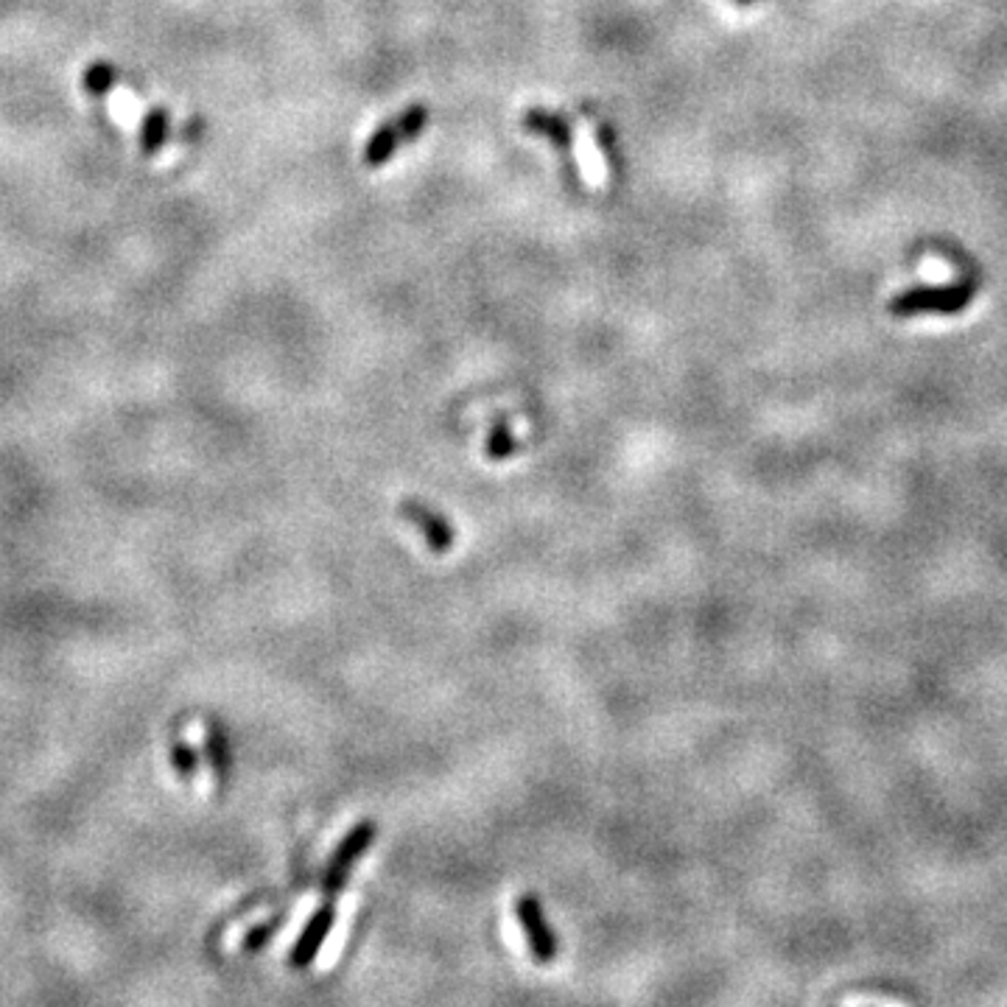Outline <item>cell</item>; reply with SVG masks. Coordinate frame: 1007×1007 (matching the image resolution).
Listing matches in <instances>:
<instances>
[{
	"mask_svg": "<svg viewBox=\"0 0 1007 1007\" xmlns=\"http://www.w3.org/2000/svg\"><path fill=\"white\" fill-rule=\"evenodd\" d=\"M521 126H524L530 135H535V138L549 140L551 146L563 154V157H571V143H574V138H571V126L565 118H560V115L551 113V110H544V106H530V110H524V115H521Z\"/></svg>",
	"mask_w": 1007,
	"mask_h": 1007,
	"instance_id": "7",
	"label": "cell"
},
{
	"mask_svg": "<svg viewBox=\"0 0 1007 1007\" xmlns=\"http://www.w3.org/2000/svg\"><path fill=\"white\" fill-rule=\"evenodd\" d=\"M736 7H744V9H750V7H755V3H759V0H734Z\"/></svg>",
	"mask_w": 1007,
	"mask_h": 1007,
	"instance_id": "14",
	"label": "cell"
},
{
	"mask_svg": "<svg viewBox=\"0 0 1007 1007\" xmlns=\"http://www.w3.org/2000/svg\"><path fill=\"white\" fill-rule=\"evenodd\" d=\"M518 448H521V439L515 437L510 420L498 418L487 439H484V457L490 459V462H504V459L515 457Z\"/></svg>",
	"mask_w": 1007,
	"mask_h": 1007,
	"instance_id": "9",
	"label": "cell"
},
{
	"mask_svg": "<svg viewBox=\"0 0 1007 1007\" xmlns=\"http://www.w3.org/2000/svg\"><path fill=\"white\" fill-rule=\"evenodd\" d=\"M333 923H336V907L328 902V904H322V907H319L311 918H308L305 929L299 932L297 943H294L292 952H289V966L297 968V971L311 966V963L317 960L319 952H322V946H326Z\"/></svg>",
	"mask_w": 1007,
	"mask_h": 1007,
	"instance_id": "6",
	"label": "cell"
},
{
	"mask_svg": "<svg viewBox=\"0 0 1007 1007\" xmlns=\"http://www.w3.org/2000/svg\"><path fill=\"white\" fill-rule=\"evenodd\" d=\"M115 79H118V74H115V67L110 65V62H93V65H87L85 76H81V85H85L87 93L101 99V95H106L113 90Z\"/></svg>",
	"mask_w": 1007,
	"mask_h": 1007,
	"instance_id": "11",
	"label": "cell"
},
{
	"mask_svg": "<svg viewBox=\"0 0 1007 1007\" xmlns=\"http://www.w3.org/2000/svg\"><path fill=\"white\" fill-rule=\"evenodd\" d=\"M168 110L166 106H152L140 124V135H138V146L143 154H157L160 149L166 146L168 138Z\"/></svg>",
	"mask_w": 1007,
	"mask_h": 1007,
	"instance_id": "8",
	"label": "cell"
},
{
	"mask_svg": "<svg viewBox=\"0 0 1007 1007\" xmlns=\"http://www.w3.org/2000/svg\"><path fill=\"white\" fill-rule=\"evenodd\" d=\"M205 755H207V762H211L216 781L225 783L227 778H230V762H232V759H230V744H227V734H225V730L216 728V725H207Z\"/></svg>",
	"mask_w": 1007,
	"mask_h": 1007,
	"instance_id": "10",
	"label": "cell"
},
{
	"mask_svg": "<svg viewBox=\"0 0 1007 1007\" xmlns=\"http://www.w3.org/2000/svg\"><path fill=\"white\" fill-rule=\"evenodd\" d=\"M378 837V826L375 820H358L350 831L345 834V840L339 842L336 851L328 859L326 876H322V893H326L328 902H333L342 888H345L347 876H350L353 865H356L361 856L370 851V845L375 842Z\"/></svg>",
	"mask_w": 1007,
	"mask_h": 1007,
	"instance_id": "3",
	"label": "cell"
},
{
	"mask_svg": "<svg viewBox=\"0 0 1007 1007\" xmlns=\"http://www.w3.org/2000/svg\"><path fill=\"white\" fill-rule=\"evenodd\" d=\"M283 923H285L283 915H275L272 921H264V923H258V927H252L250 932L244 934V941H241V952H244V955H255V952L266 948L275 934L283 929Z\"/></svg>",
	"mask_w": 1007,
	"mask_h": 1007,
	"instance_id": "13",
	"label": "cell"
},
{
	"mask_svg": "<svg viewBox=\"0 0 1007 1007\" xmlns=\"http://www.w3.org/2000/svg\"><path fill=\"white\" fill-rule=\"evenodd\" d=\"M171 767L174 773H177L179 778H186V781H191V778L200 773V753H196L182 736H177L171 742Z\"/></svg>",
	"mask_w": 1007,
	"mask_h": 1007,
	"instance_id": "12",
	"label": "cell"
},
{
	"mask_svg": "<svg viewBox=\"0 0 1007 1007\" xmlns=\"http://www.w3.org/2000/svg\"><path fill=\"white\" fill-rule=\"evenodd\" d=\"M515 918L524 929L526 946H530L532 957H535L540 966H551L560 955V943H557V934L551 932L549 921H546L544 904L537 902V895L524 893L518 895L515 902Z\"/></svg>",
	"mask_w": 1007,
	"mask_h": 1007,
	"instance_id": "4",
	"label": "cell"
},
{
	"mask_svg": "<svg viewBox=\"0 0 1007 1007\" xmlns=\"http://www.w3.org/2000/svg\"><path fill=\"white\" fill-rule=\"evenodd\" d=\"M974 303L971 283H938V285H909L888 303V311L898 319L909 317H955Z\"/></svg>",
	"mask_w": 1007,
	"mask_h": 1007,
	"instance_id": "1",
	"label": "cell"
},
{
	"mask_svg": "<svg viewBox=\"0 0 1007 1007\" xmlns=\"http://www.w3.org/2000/svg\"><path fill=\"white\" fill-rule=\"evenodd\" d=\"M425 126H429V106H423V104L406 106L404 113L384 120V124L378 126L375 132L370 135V140L365 143V154H361L365 166L367 168L386 166V163L392 160V154L398 152L400 146H406V143H411V140H418V135L423 132Z\"/></svg>",
	"mask_w": 1007,
	"mask_h": 1007,
	"instance_id": "2",
	"label": "cell"
},
{
	"mask_svg": "<svg viewBox=\"0 0 1007 1007\" xmlns=\"http://www.w3.org/2000/svg\"><path fill=\"white\" fill-rule=\"evenodd\" d=\"M398 512L404 521H409V524L423 535L425 546H429L434 555H445V551L454 549V544H457V530H454L437 510H431L429 504L406 498L398 507Z\"/></svg>",
	"mask_w": 1007,
	"mask_h": 1007,
	"instance_id": "5",
	"label": "cell"
}]
</instances>
